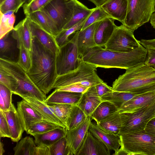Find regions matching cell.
<instances>
[{
  "mask_svg": "<svg viewBox=\"0 0 155 155\" xmlns=\"http://www.w3.org/2000/svg\"><path fill=\"white\" fill-rule=\"evenodd\" d=\"M155 103V91L138 94L124 103L118 109L120 113H130Z\"/></svg>",
  "mask_w": 155,
  "mask_h": 155,
  "instance_id": "cell-14",
  "label": "cell"
},
{
  "mask_svg": "<svg viewBox=\"0 0 155 155\" xmlns=\"http://www.w3.org/2000/svg\"><path fill=\"white\" fill-rule=\"evenodd\" d=\"M51 155H71L65 136L49 147Z\"/></svg>",
  "mask_w": 155,
  "mask_h": 155,
  "instance_id": "cell-40",
  "label": "cell"
},
{
  "mask_svg": "<svg viewBox=\"0 0 155 155\" xmlns=\"http://www.w3.org/2000/svg\"><path fill=\"white\" fill-rule=\"evenodd\" d=\"M118 136L120 148L128 155H155V138L145 130Z\"/></svg>",
  "mask_w": 155,
  "mask_h": 155,
  "instance_id": "cell-6",
  "label": "cell"
},
{
  "mask_svg": "<svg viewBox=\"0 0 155 155\" xmlns=\"http://www.w3.org/2000/svg\"><path fill=\"white\" fill-rule=\"evenodd\" d=\"M110 150L88 130L76 155H110Z\"/></svg>",
  "mask_w": 155,
  "mask_h": 155,
  "instance_id": "cell-13",
  "label": "cell"
},
{
  "mask_svg": "<svg viewBox=\"0 0 155 155\" xmlns=\"http://www.w3.org/2000/svg\"><path fill=\"white\" fill-rule=\"evenodd\" d=\"M137 95L138 94L130 92L112 90L103 95L101 98L104 101H107L112 103L118 109L124 103Z\"/></svg>",
  "mask_w": 155,
  "mask_h": 155,
  "instance_id": "cell-30",
  "label": "cell"
},
{
  "mask_svg": "<svg viewBox=\"0 0 155 155\" xmlns=\"http://www.w3.org/2000/svg\"><path fill=\"white\" fill-rule=\"evenodd\" d=\"M134 32L122 24L117 26L104 49L121 52H129L137 49L141 44L135 37Z\"/></svg>",
  "mask_w": 155,
  "mask_h": 155,
  "instance_id": "cell-9",
  "label": "cell"
},
{
  "mask_svg": "<svg viewBox=\"0 0 155 155\" xmlns=\"http://www.w3.org/2000/svg\"><path fill=\"white\" fill-rule=\"evenodd\" d=\"M107 18H110L101 6L96 7L93 8L92 12L86 19L80 30H83L92 24Z\"/></svg>",
  "mask_w": 155,
  "mask_h": 155,
  "instance_id": "cell-39",
  "label": "cell"
},
{
  "mask_svg": "<svg viewBox=\"0 0 155 155\" xmlns=\"http://www.w3.org/2000/svg\"><path fill=\"white\" fill-rule=\"evenodd\" d=\"M24 4L22 0H5L0 5V12L4 14L9 11H13L16 13Z\"/></svg>",
  "mask_w": 155,
  "mask_h": 155,
  "instance_id": "cell-45",
  "label": "cell"
},
{
  "mask_svg": "<svg viewBox=\"0 0 155 155\" xmlns=\"http://www.w3.org/2000/svg\"><path fill=\"white\" fill-rule=\"evenodd\" d=\"M24 2V4H26V3H27L28 2V1H29V0H22Z\"/></svg>",
  "mask_w": 155,
  "mask_h": 155,
  "instance_id": "cell-57",
  "label": "cell"
},
{
  "mask_svg": "<svg viewBox=\"0 0 155 155\" xmlns=\"http://www.w3.org/2000/svg\"><path fill=\"white\" fill-rule=\"evenodd\" d=\"M67 130L66 128L61 127L43 134H35L33 136L35 143L37 146L43 145L49 147L64 137Z\"/></svg>",
  "mask_w": 155,
  "mask_h": 155,
  "instance_id": "cell-29",
  "label": "cell"
},
{
  "mask_svg": "<svg viewBox=\"0 0 155 155\" xmlns=\"http://www.w3.org/2000/svg\"><path fill=\"white\" fill-rule=\"evenodd\" d=\"M0 68L12 75L16 80L17 87L13 94L22 98H34L44 102L46 94L35 84L27 71L16 62L0 58Z\"/></svg>",
  "mask_w": 155,
  "mask_h": 155,
  "instance_id": "cell-4",
  "label": "cell"
},
{
  "mask_svg": "<svg viewBox=\"0 0 155 155\" xmlns=\"http://www.w3.org/2000/svg\"><path fill=\"white\" fill-rule=\"evenodd\" d=\"M112 89L136 94L155 91V69L144 63L127 69L114 81Z\"/></svg>",
  "mask_w": 155,
  "mask_h": 155,
  "instance_id": "cell-3",
  "label": "cell"
},
{
  "mask_svg": "<svg viewBox=\"0 0 155 155\" xmlns=\"http://www.w3.org/2000/svg\"><path fill=\"white\" fill-rule=\"evenodd\" d=\"M87 117L84 112L77 105H73L68 121L66 129L72 130L80 125Z\"/></svg>",
  "mask_w": 155,
  "mask_h": 155,
  "instance_id": "cell-36",
  "label": "cell"
},
{
  "mask_svg": "<svg viewBox=\"0 0 155 155\" xmlns=\"http://www.w3.org/2000/svg\"><path fill=\"white\" fill-rule=\"evenodd\" d=\"M104 101L98 95L94 86L90 87L83 94L77 105L88 117L91 116L97 106Z\"/></svg>",
  "mask_w": 155,
  "mask_h": 155,
  "instance_id": "cell-25",
  "label": "cell"
},
{
  "mask_svg": "<svg viewBox=\"0 0 155 155\" xmlns=\"http://www.w3.org/2000/svg\"><path fill=\"white\" fill-rule=\"evenodd\" d=\"M113 154L114 155H128V154L126 151L120 148H119L117 151L115 152Z\"/></svg>",
  "mask_w": 155,
  "mask_h": 155,
  "instance_id": "cell-54",
  "label": "cell"
},
{
  "mask_svg": "<svg viewBox=\"0 0 155 155\" xmlns=\"http://www.w3.org/2000/svg\"><path fill=\"white\" fill-rule=\"evenodd\" d=\"M147 49L142 45L129 52H121L106 50L96 46L82 58V60L97 68H116L127 69L144 63Z\"/></svg>",
  "mask_w": 155,
  "mask_h": 155,
  "instance_id": "cell-2",
  "label": "cell"
},
{
  "mask_svg": "<svg viewBox=\"0 0 155 155\" xmlns=\"http://www.w3.org/2000/svg\"><path fill=\"white\" fill-rule=\"evenodd\" d=\"M95 86L98 95L101 98L105 94L113 90L112 87L109 86L104 82Z\"/></svg>",
  "mask_w": 155,
  "mask_h": 155,
  "instance_id": "cell-48",
  "label": "cell"
},
{
  "mask_svg": "<svg viewBox=\"0 0 155 155\" xmlns=\"http://www.w3.org/2000/svg\"><path fill=\"white\" fill-rule=\"evenodd\" d=\"M32 138L27 136L22 139L13 148L15 155H35L36 147Z\"/></svg>",
  "mask_w": 155,
  "mask_h": 155,
  "instance_id": "cell-33",
  "label": "cell"
},
{
  "mask_svg": "<svg viewBox=\"0 0 155 155\" xmlns=\"http://www.w3.org/2000/svg\"><path fill=\"white\" fill-rule=\"evenodd\" d=\"M97 67L83 61L77 69L66 74L58 76L53 89L70 85H81L90 87L104 82L96 72Z\"/></svg>",
  "mask_w": 155,
  "mask_h": 155,
  "instance_id": "cell-5",
  "label": "cell"
},
{
  "mask_svg": "<svg viewBox=\"0 0 155 155\" xmlns=\"http://www.w3.org/2000/svg\"><path fill=\"white\" fill-rule=\"evenodd\" d=\"M0 137L10 138L11 133L4 112L0 110Z\"/></svg>",
  "mask_w": 155,
  "mask_h": 155,
  "instance_id": "cell-46",
  "label": "cell"
},
{
  "mask_svg": "<svg viewBox=\"0 0 155 155\" xmlns=\"http://www.w3.org/2000/svg\"><path fill=\"white\" fill-rule=\"evenodd\" d=\"M13 37L17 41L18 48L21 45L31 51L32 37L28 18L21 21L12 31Z\"/></svg>",
  "mask_w": 155,
  "mask_h": 155,
  "instance_id": "cell-19",
  "label": "cell"
},
{
  "mask_svg": "<svg viewBox=\"0 0 155 155\" xmlns=\"http://www.w3.org/2000/svg\"><path fill=\"white\" fill-rule=\"evenodd\" d=\"M61 127H62L42 120L33 124L26 132L27 134L33 136L36 134H43Z\"/></svg>",
  "mask_w": 155,
  "mask_h": 155,
  "instance_id": "cell-37",
  "label": "cell"
},
{
  "mask_svg": "<svg viewBox=\"0 0 155 155\" xmlns=\"http://www.w3.org/2000/svg\"><path fill=\"white\" fill-rule=\"evenodd\" d=\"M150 21L151 26L155 29V12L152 14Z\"/></svg>",
  "mask_w": 155,
  "mask_h": 155,
  "instance_id": "cell-55",
  "label": "cell"
},
{
  "mask_svg": "<svg viewBox=\"0 0 155 155\" xmlns=\"http://www.w3.org/2000/svg\"><path fill=\"white\" fill-rule=\"evenodd\" d=\"M115 20L109 18L100 21L95 30L94 39L97 46H104L108 41L117 26Z\"/></svg>",
  "mask_w": 155,
  "mask_h": 155,
  "instance_id": "cell-20",
  "label": "cell"
},
{
  "mask_svg": "<svg viewBox=\"0 0 155 155\" xmlns=\"http://www.w3.org/2000/svg\"><path fill=\"white\" fill-rule=\"evenodd\" d=\"M117 110V108L112 103L107 101H104L96 108L91 116V117L98 124Z\"/></svg>",
  "mask_w": 155,
  "mask_h": 155,
  "instance_id": "cell-32",
  "label": "cell"
},
{
  "mask_svg": "<svg viewBox=\"0 0 155 155\" xmlns=\"http://www.w3.org/2000/svg\"><path fill=\"white\" fill-rule=\"evenodd\" d=\"M29 20L32 38H36L43 45L57 54L59 51V47L55 37L34 22Z\"/></svg>",
  "mask_w": 155,
  "mask_h": 155,
  "instance_id": "cell-23",
  "label": "cell"
},
{
  "mask_svg": "<svg viewBox=\"0 0 155 155\" xmlns=\"http://www.w3.org/2000/svg\"><path fill=\"white\" fill-rule=\"evenodd\" d=\"M89 131L101 142L110 150L117 151L120 146L119 136L107 133L100 128L97 124L92 122Z\"/></svg>",
  "mask_w": 155,
  "mask_h": 155,
  "instance_id": "cell-27",
  "label": "cell"
},
{
  "mask_svg": "<svg viewBox=\"0 0 155 155\" xmlns=\"http://www.w3.org/2000/svg\"><path fill=\"white\" fill-rule=\"evenodd\" d=\"M3 111L9 127L11 135L10 138L12 141L17 142L20 140L25 131L17 110L12 103L8 110Z\"/></svg>",
  "mask_w": 155,
  "mask_h": 155,
  "instance_id": "cell-18",
  "label": "cell"
},
{
  "mask_svg": "<svg viewBox=\"0 0 155 155\" xmlns=\"http://www.w3.org/2000/svg\"><path fill=\"white\" fill-rule=\"evenodd\" d=\"M147 54L144 63L155 69V49H146Z\"/></svg>",
  "mask_w": 155,
  "mask_h": 155,
  "instance_id": "cell-49",
  "label": "cell"
},
{
  "mask_svg": "<svg viewBox=\"0 0 155 155\" xmlns=\"http://www.w3.org/2000/svg\"><path fill=\"white\" fill-rule=\"evenodd\" d=\"M127 0H108L101 6L110 18L124 25L127 9Z\"/></svg>",
  "mask_w": 155,
  "mask_h": 155,
  "instance_id": "cell-21",
  "label": "cell"
},
{
  "mask_svg": "<svg viewBox=\"0 0 155 155\" xmlns=\"http://www.w3.org/2000/svg\"><path fill=\"white\" fill-rule=\"evenodd\" d=\"M47 104L51 110L63 122L67 128L68 121L73 105L66 104Z\"/></svg>",
  "mask_w": 155,
  "mask_h": 155,
  "instance_id": "cell-34",
  "label": "cell"
},
{
  "mask_svg": "<svg viewBox=\"0 0 155 155\" xmlns=\"http://www.w3.org/2000/svg\"><path fill=\"white\" fill-rule=\"evenodd\" d=\"M89 88L81 85H70L55 89L60 91L83 94L86 92Z\"/></svg>",
  "mask_w": 155,
  "mask_h": 155,
  "instance_id": "cell-47",
  "label": "cell"
},
{
  "mask_svg": "<svg viewBox=\"0 0 155 155\" xmlns=\"http://www.w3.org/2000/svg\"><path fill=\"white\" fill-rule=\"evenodd\" d=\"M31 63L27 71L30 78L45 94L53 89L58 76L56 54L43 45L35 37L32 38Z\"/></svg>",
  "mask_w": 155,
  "mask_h": 155,
  "instance_id": "cell-1",
  "label": "cell"
},
{
  "mask_svg": "<svg viewBox=\"0 0 155 155\" xmlns=\"http://www.w3.org/2000/svg\"><path fill=\"white\" fill-rule=\"evenodd\" d=\"M17 106L18 112L26 132L33 124L44 120L42 117L24 99L17 102Z\"/></svg>",
  "mask_w": 155,
  "mask_h": 155,
  "instance_id": "cell-22",
  "label": "cell"
},
{
  "mask_svg": "<svg viewBox=\"0 0 155 155\" xmlns=\"http://www.w3.org/2000/svg\"><path fill=\"white\" fill-rule=\"evenodd\" d=\"M12 94L8 87L0 84V110L5 111L9 109L12 103Z\"/></svg>",
  "mask_w": 155,
  "mask_h": 155,
  "instance_id": "cell-41",
  "label": "cell"
},
{
  "mask_svg": "<svg viewBox=\"0 0 155 155\" xmlns=\"http://www.w3.org/2000/svg\"><path fill=\"white\" fill-rule=\"evenodd\" d=\"M128 117L127 114L120 113L117 111L97 124L105 132L118 135L121 129L126 125Z\"/></svg>",
  "mask_w": 155,
  "mask_h": 155,
  "instance_id": "cell-15",
  "label": "cell"
},
{
  "mask_svg": "<svg viewBox=\"0 0 155 155\" xmlns=\"http://www.w3.org/2000/svg\"><path fill=\"white\" fill-rule=\"evenodd\" d=\"M19 49V55L17 63L27 72L31 65V51L22 45H20Z\"/></svg>",
  "mask_w": 155,
  "mask_h": 155,
  "instance_id": "cell-42",
  "label": "cell"
},
{
  "mask_svg": "<svg viewBox=\"0 0 155 155\" xmlns=\"http://www.w3.org/2000/svg\"><path fill=\"white\" fill-rule=\"evenodd\" d=\"M124 25L133 31L150 20L155 12V0H127Z\"/></svg>",
  "mask_w": 155,
  "mask_h": 155,
  "instance_id": "cell-7",
  "label": "cell"
},
{
  "mask_svg": "<svg viewBox=\"0 0 155 155\" xmlns=\"http://www.w3.org/2000/svg\"><path fill=\"white\" fill-rule=\"evenodd\" d=\"M26 17L54 37L61 32L55 22L43 11H36L27 15Z\"/></svg>",
  "mask_w": 155,
  "mask_h": 155,
  "instance_id": "cell-24",
  "label": "cell"
},
{
  "mask_svg": "<svg viewBox=\"0 0 155 155\" xmlns=\"http://www.w3.org/2000/svg\"><path fill=\"white\" fill-rule=\"evenodd\" d=\"M87 17L83 19L73 27L67 29L63 30L55 37L56 41L59 47L69 41V37L70 35L75 32L81 30Z\"/></svg>",
  "mask_w": 155,
  "mask_h": 155,
  "instance_id": "cell-38",
  "label": "cell"
},
{
  "mask_svg": "<svg viewBox=\"0 0 155 155\" xmlns=\"http://www.w3.org/2000/svg\"><path fill=\"white\" fill-rule=\"evenodd\" d=\"M155 103L145 106L134 112L127 113L128 116V119L118 135L145 130L148 122L155 117Z\"/></svg>",
  "mask_w": 155,
  "mask_h": 155,
  "instance_id": "cell-11",
  "label": "cell"
},
{
  "mask_svg": "<svg viewBox=\"0 0 155 155\" xmlns=\"http://www.w3.org/2000/svg\"><path fill=\"white\" fill-rule=\"evenodd\" d=\"M93 8L89 9L82 3L76 0L75 5L72 17L63 30L68 29L76 25L91 14Z\"/></svg>",
  "mask_w": 155,
  "mask_h": 155,
  "instance_id": "cell-31",
  "label": "cell"
},
{
  "mask_svg": "<svg viewBox=\"0 0 155 155\" xmlns=\"http://www.w3.org/2000/svg\"><path fill=\"white\" fill-rule=\"evenodd\" d=\"M83 94L55 89L46 98L45 103L48 104H66L77 105L80 102Z\"/></svg>",
  "mask_w": 155,
  "mask_h": 155,
  "instance_id": "cell-26",
  "label": "cell"
},
{
  "mask_svg": "<svg viewBox=\"0 0 155 155\" xmlns=\"http://www.w3.org/2000/svg\"><path fill=\"white\" fill-rule=\"evenodd\" d=\"M43 117L44 120L57 124L64 128L66 126L63 122L51 110L45 102L37 99L27 97L23 98Z\"/></svg>",
  "mask_w": 155,
  "mask_h": 155,
  "instance_id": "cell-28",
  "label": "cell"
},
{
  "mask_svg": "<svg viewBox=\"0 0 155 155\" xmlns=\"http://www.w3.org/2000/svg\"><path fill=\"white\" fill-rule=\"evenodd\" d=\"M3 144L2 142H1L0 143V155H2L3 153L5 152V151L3 148Z\"/></svg>",
  "mask_w": 155,
  "mask_h": 155,
  "instance_id": "cell-56",
  "label": "cell"
},
{
  "mask_svg": "<svg viewBox=\"0 0 155 155\" xmlns=\"http://www.w3.org/2000/svg\"><path fill=\"white\" fill-rule=\"evenodd\" d=\"M76 0H52L41 10L55 22L61 32L71 19Z\"/></svg>",
  "mask_w": 155,
  "mask_h": 155,
  "instance_id": "cell-10",
  "label": "cell"
},
{
  "mask_svg": "<svg viewBox=\"0 0 155 155\" xmlns=\"http://www.w3.org/2000/svg\"><path fill=\"white\" fill-rule=\"evenodd\" d=\"M99 21L92 24L83 30L78 31L77 45L81 58L91 49L97 46L94 39V33Z\"/></svg>",
  "mask_w": 155,
  "mask_h": 155,
  "instance_id": "cell-16",
  "label": "cell"
},
{
  "mask_svg": "<svg viewBox=\"0 0 155 155\" xmlns=\"http://www.w3.org/2000/svg\"><path fill=\"white\" fill-rule=\"evenodd\" d=\"M35 155H51L49 147L43 145H38Z\"/></svg>",
  "mask_w": 155,
  "mask_h": 155,
  "instance_id": "cell-51",
  "label": "cell"
},
{
  "mask_svg": "<svg viewBox=\"0 0 155 155\" xmlns=\"http://www.w3.org/2000/svg\"><path fill=\"white\" fill-rule=\"evenodd\" d=\"M52 0H29L22 6L25 16L32 12L41 10Z\"/></svg>",
  "mask_w": 155,
  "mask_h": 155,
  "instance_id": "cell-43",
  "label": "cell"
},
{
  "mask_svg": "<svg viewBox=\"0 0 155 155\" xmlns=\"http://www.w3.org/2000/svg\"><path fill=\"white\" fill-rule=\"evenodd\" d=\"M15 12L9 11L5 13H0V39L13 29L15 20Z\"/></svg>",
  "mask_w": 155,
  "mask_h": 155,
  "instance_id": "cell-35",
  "label": "cell"
},
{
  "mask_svg": "<svg viewBox=\"0 0 155 155\" xmlns=\"http://www.w3.org/2000/svg\"><path fill=\"white\" fill-rule=\"evenodd\" d=\"M78 31L74 33L72 38L68 42L59 47L56 57L58 76L75 70L82 61L80 56L77 45Z\"/></svg>",
  "mask_w": 155,
  "mask_h": 155,
  "instance_id": "cell-8",
  "label": "cell"
},
{
  "mask_svg": "<svg viewBox=\"0 0 155 155\" xmlns=\"http://www.w3.org/2000/svg\"><path fill=\"white\" fill-rule=\"evenodd\" d=\"M145 130L155 138V117L151 119L148 122Z\"/></svg>",
  "mask_w": 155,
  "mask_h": 155,
  "instance_id": "cell-50",
  "label": "cell"
},
{
  "mask_svg": "<svg viewBox=\"0 0 155 155\" xmlns=\"http://www.w3.org/2000/svg\"><path fill=\"white\" fill-rule=\"evenodd\" d=\"M12 31L0 39V58L17 62L19 49L17 40L12 35Z\"/></svg>",
  "mask_w": 155,
  "mask_h": 155,
  "instance_id": "cell-17",
  "label": "cell"
},
{
  "mask_svg": "<svg viewBox=\"0 0 155 155\" xmlns=\"http://www.w3.org/2000/svg\"></svg>",
  "mask_w": 155,
  "mask_h": 155,
  "instance_id": "cell-59",
  "label": "cell"
},
{
  "mask_svg": "<svg viewBox=\"0 0 155 155\" xmlns=\"http://www.w3.org/2000/svg\"><path fill=\"white\" fill-rule=\"evenodd\" d=\"M0 84L8 87L13 94L17 87L15 79L12 75L1 68H0Z\"/></svg>",
  "mask_w": 155,
  "mask_h": 155,
  "instance_id": "cell-44",
  "label": "cell"
},
{
  "mask_svg": "<svg viewBox=\"0 0 155 155\" xmlns=\"http://www.w3.org/2000/svg\"><path fill=\"white\" fill-rule=\"evenodd\" d=\"M5 0H0V5H1Z\"/></svg>",
  "mask_w": 155,
  "mask_h": 155,
  "instance_id": "cell-58",
  "label": "cell"
},
{
  "mask_svg": "<svg viewBox=\"0 0 155 155\" xmlns=\"http://www.w3.org/2000/svg\"><path fill=\"white\" fill-rule=\"evenodd\" d=\"M91 119V116H88L75 128L67 130L65 137L71 155H76L82 145L89 130Z\"/></svg>",
  "mask_w": 155,
  "mask_h": 155,
  "instance_id": "cell-12",
  "label": "cell"
},
{
  "mask_svg": "<svg viewBox=\"0 0 155 155\" xmlns=\"http://www.w3.org/2000/svg\"><path fill=\"white\" fill-rule=\"evenodd\" d=\"M140 42L146 49H155V38L150 40L142 39L140 41Z\"/></svg>",
  "mask_w": 155,
  "mask_h": 155,
  "instance_id": "cell-52",
  "label": "cell"
},
{
  "mask_svg": "<svg viewBox=\"0 0 155 155\" xmlns=\"http://www.w3.org/2000/svg\"><path fill=\"white\" fill-rule=\"evenodd\" d=\"M94 3L96 7H100L108 0H88Z\"/></svg>",
  "mask_w": 155,
  "mask_h": 155,
  "instance_id": "cell-53",
  "label": "cell"
}]
</instances>
